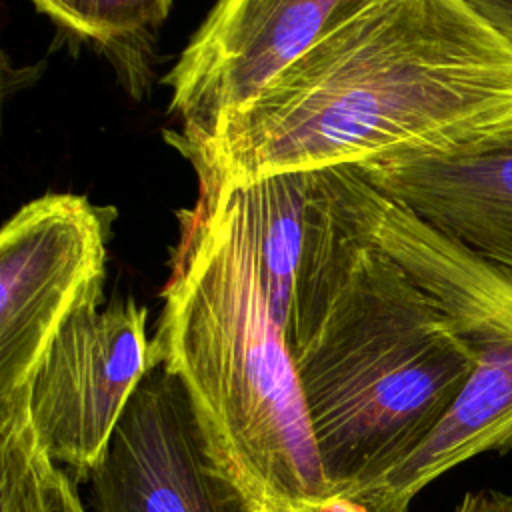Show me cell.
Instances as JSON below:
<instances>
[{
  "mask_svg": "<svg viewBox=\"0 0 512 512\" xmlns=\"http://www.w3.org/2000/svg\"><path fill=\"white\" fill-rule=\"evenodd\" d=\"M512 140V40L468 0H376L196 148L198 188Z\"/></svg>",
  "mask_w": 512,
  "mask_h": 512,
  "instance_id": "6da1fadb",
  "label": "cell"
},
{
  "mask_svg": "<svg viewBox=\"0 0 512 512\" xmlns=\"http://www.w3.org/2000/svg\"><path fill=\"white\" fill-rule=\"evenodd\" d=\"M154 342L246 512H360L324 474L296 362L224 190L180 212Z\"/></svg>",
  "mask_w": 512,
  "mask_h": 512,
  "instance_id": "7a4b0ae2",
  "label": "cell"
},
{
  "mask_svg": "<svg viewBox=\"0 0 512 512\" xmlns=\"http://www.w3.org/2000/svg\"><path fill=\"white\" fill-rule=\"evenodd\" d=\"M292 356L324 474L342 504L438 426L476 362L438 304L376 242Z\"/></svg>",
  "mask_w": 512,
  "mask_h": 512,
  "instance_id": "3957f363",
  "label": "cell"
},
{
  "mask_svg": "<svg viewBox=\"0 0 512 512\" xmlns=\"http://www.w3.org/2000/svg\"><path fill=\"white\" fill-rule=\"evenodd\" d=\"M374 242L438 304L476 358L438 426L348 498L360 512H408L418 492L454 466L484 452L512 450V272L384 196Z\"/></svg>",
  "mask_w": 512,
  "mask_h": 512,
  "instance_id": "277c9868",
  "label": "cell"
},
{
  "mask_svg": "<svg viewBox=\"0 0 512 512\" xmlns=\"http://www.w3.org/2000/svg\"><path fill=\"white\" fill-rule=\"evenodd\" d=\"M224 190L290 350L316 326L364 248L380 194L354 166L292 170Z\"/></svg>",
  "mask_w": 512,
  "mask_h": 512,
  "instance_id": "5b68a950",
  "label": "cell"
},
{
  "mask_svg": "<svg viewBox=\"0 0 512 512\" xmlns=\"http://www.w3.org/2000/svg\"><path fill=\"white\" fill-rule=\"evenodd\" d=\"M86 196L56 192L24 204L0 230V408L30 380L66 320L102 300L108 224Z\"/></svg>",
  "mask_w": 512,
  "mask_h": 512,
  "instance_id": "8992f818",
  "label": "cell"
},
{
  "mask_svg": "<svg viewBox=\"0 0 512 512\" xmlns=\"http://www.w3.org/2000/svg\"><path fill=\"white\" fill-rule=\"evenodd\" d=\"M376 0H218L164 76L180 130L174 148L208 142L278 76Z\"/></svg>",
  "mask_w": 512,
  "mask_h": 512,
  "instance_id": "52a82bcc",
  "label": "cell"
},
{
  "mask_svg": "<svg viewBox=\"0 0 512 512\" xmlns=\"http://www.w3.org/2000/svg\"><path fill=\"white\" fill-rule=\"evenodd\" d=\"M78 308L48 346L28 388V410L48 456L88 482L140 382L162 364L134 298Z\"/></svg>",
  "mask_w": 512,
  "mask_h": 512,
  "instance_id": "ba28073f",
  "label": "cell"
},
{
  "mask_svg": "<svg viewBox=\"0 0 512 512\" xmlns=\"http://www.w3.org/2000/svg\"><path fill=\"white\" fill-rule=\"evenodd\" d=\"M88 512H246L162 364L140 382L90 474Z\"/></svg>",
  "mask_w": 512,
  "mask_h": 512,
  "instance_id": "9c48e42d",
  "label": "cell"
},
{
  "mask_svg": "<svg viewBox=\"0 0 512 512\" xmlns=\"http://www.w3.org/2000/svg\"><path fill=\"white\" fill-rule=\"evenodd\" d=\"M390 202L512 272V140L452 156H398L358 166Z\"/></svg>",
  "mask_w": 512,
  "mask_h": 512,
  "instance_id": "30bf717a",
  "label": "cell"
},
{
  "mask_svg": "<svg viewBox=\"0 0 512 512\" xmlns=\"http://www.w3.org/2000/svg\"><path fill=\"white\" fill-rule=\"evenodd\" d=\"M0 512H88L74 478L40 444L28 398L0 408Z\"/></svg>",
  "mask_w": 512,
  "mask_h": 512,
  "instance_id": "8fae6325",
  "label": "cell"
},
{
  "mask_svg": "<svg viewBox=\"0 0 512 512\" xmlns=\"http://www.w3.org/2000/svg\"><path fill=\"white\" fill-rule=\"evenodd\" d=\"M38 12L80 40L114 50L154 34L172 0H32Z\"/></svg>",
  "mask_w": 512,
  "mask_h": 512,
  "instance_id": "7c38bea8",
  "label": "cell"
},
{
  "mask_svg": "<svg viewBox=\"0 0 512 512\" xmlns=\"http://www.w3.org/2000/svg\"><path fill=\"white\" fill-rule=\"evenodd\" d=\"M452 512H512V492L492 488L466 492Z\"/></svg>",
  "mask_w": 512,
  "mask_h": 512,
  "instance_id": "4fadbf2b",
  "label": "cell"
},
{
  "mask_svg": "<svg viewBox=\"0 0 512 512\" xmlns=\"http://www.w3.org/2000/svg\"><path fill=\"white\" fill-rule=\"evenodd\" d=\"M468 2L512 40V0H468Z\"/></svg>",
  "mask_w": 512,
  "mask_h": 512,
  "instance_id": "5bb4252c",
  "label": "cell"
}]
</instances>
